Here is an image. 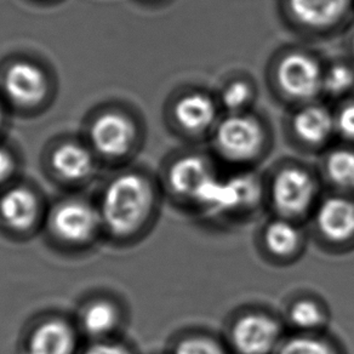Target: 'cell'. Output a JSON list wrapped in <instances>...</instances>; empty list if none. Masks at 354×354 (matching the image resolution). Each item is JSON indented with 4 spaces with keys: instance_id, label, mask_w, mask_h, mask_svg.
Here are the masks:
<instances>
[{
    "instance_id": "obj_10",
    "label": "cell",
    "mask_w": 354,
    "mask_h": 354,
    "mask_svg": "<svg viewBox=\"0 0 354 354\" xmlns=\"http://www.w3.org/2000/svg\"><path fill=\"white\" fill-rule=\"evenodd\" d=\"M315 226L326 241L335 244L354 239V199L333 196L322 201L315 207Z\"/></svg>"
},
{
    "instance_id": "obj_1",
    "label": "cell",
    "mask_w": 354,
    "mask_h": 354,
    "mask_svg": "<svg viewBox=\"0 0 354 354\" xmlns=\"http://www.w3.org/2000/svg\"><path fill=\"white\" fill-rule=\"evenodd\" d=\"M324 67L313 50L290 45L272 56L266 78L272 95L291 109L323 97Z\"/></svg>"
},
{
    "instance_id": "obj_5",
    "label": "cell",
    "mask_w": 354,
    "mask_h": 354,
    "mask_svg": "<svg viewBox=\"0 0 354 354\" xmlns=\"http://www.w3.org/2000/svg\"><path fill=\"white\" fill-rule=\"evenodd\" d=\"M319 183L310 167L299 162H286L272 174L268 196L281 217L294 220L315 209Z\"/></svg>"
},
{
    "instance_id": "obj_6",
    "label": "cell",
    "mask_w": 354,
    "mask_h": 354,
    "mask_svg": "<svg viewBox=\"0 0 354 354\" xmlns=\"http://www.w3.org/2000/svg\"><path fill=\"white\" fill-rule=\"evenodd\" d=\"M222 114L216 94L199 86L178 91L169 107L170 123L188 141L207 140Z\"/></svg>"
},
{
    "instance_id": "obj_25",
    "label": "cell",
    "mask_w": 354,
    "mask_h": 354,
    "mask_svg": "<svg viewBox=\"0 0 354 354\" xmlns=\"http://www.w3.org/2000/svg\"><path fill=\"white\" fill-rule=\"evenodd\" d=\"M174 354H226V352L221 344L212 337L193 335L181 339L175 347Z\"/></svg>"
},
{
    "instance_id": "obj_3",
    "label": "cell",
    "mask_w": 354,
    "mask_h": 354,
    "mask_svg": "<svg viewBox=\"0 0 354 354\" xmlns=\"http://www.w3.org/2000/svg\"><path fill=\"white\" fill-rule=\"evenodd\" d=\"M154 205V191L146 177L124 174L104 191L100 217L111 231L127 236L142 226Z\"/></svg>"
},
{
    "instance_id": "obj_2",
    "label": "cell",
    "mask_w": 354,
    "mask_h": 354,
    "mask_svg": "<svg viewBox=\"0 0 354 354\" xmlns=\"http://www.w3.org/2000/svg\"><path fill=\"white\" fill-rule=\"evenodd\" d=\"M212 153L226 164L249 167L268 154L273 133L265 117L254 109L223 113L207 138Z\"/></svg>"
},
{
    "instance_id": "obj_12",
    "label": "cell",
    "mask_w": 354,
    "mask_h": 354,
    "mask_svg": "<svg viewBox=\"0 0 354 354\" xmlns=\"http://www.w3.org/2000/svg\"><path fill=\"white\" fill-rule=\"evenodd\" d=\"M101 220L99 214L88 204L67 202L55 210L51 225L55 234L71 243H82L94 236Z\"/></svg>"
},
{
    "instance_id": "obj_24",
    "label": "cell",
    "mask_w": 354,
    "mask_h": 354,
    "mask_svg": "<svg viewBox=\"0 0 354 354\" xmlns=\"http://www.w3.org/2000/svg\"><path fill=\"white\" fill-rule=\"evenodd\" d=\"M336 138L354 146V96L342 100L334 107Z\"/></svg>"
},
{
    "instance_id": "obj_23",
    "label": "cell",
    "mask_w": 354,
    "mask_h": 354,
    "mask_svg": "<svg viewBox=\"0 0 354 354\" xmlns=\"http://www.w3.org/2000/svg\"><path fill=\"white\" fill-rule=\"evenodd\" d=\"M274 354H336L334 347L315 334H296L283 339Z\"/></svg>"
},
{
    "instance_id": "obj_16",
    "label": "cell",
    "mask_w": 354,
    "mask_h": 354,
    "mask_svg": "<svg viewBox=\"0 0 354 354\" xmlns=\"http://www.w3.org/2000/svg\"><path fill=\"white\" fill-rule=\"evenodd\" d=\"M0 215L12 230H28L38 215V202L35 194L24 187L8 191L0 199Z\"/></svg>"
},
{
    "instance_id": "obj_29",
    "label": "cell",
    "mask_w": 354,
    "mask_h": 354,
    "mask_svg": "<svg viewBox=\"0 0 354 354\" xmlns=\"http://www.w3.org/2000/svg\"><path fill=\"white\" fill-rule=\"evenodd\" d=\"M1 120H3V114H1V111H0V125H1Z\"/></svg>"
},
{
    "instance_id": "obj_13",
    "label": "cell",
    "mask_w": 354,
    "mask_h": 354,
    "mask_svg": "<svg viewBox=\"0 0 354 354\" xmlns=\"http://www.w3.org/2000/svg\"><path fill=\"white\" fill-rule=\"evenodd\" d=\"M6 95L21 106H33L44 99L48 83L41 71L30 62H16L4 77Z\"/></svg>"
},
{
    "instance_id": "obj_18",
    "label": "cell",
    "mask_w": 354,
    "mask_h": 354,
    "mask_svg": "<svg viewBox=\"0 0 354 354\" xmlns=\"http://www.w3.org/2000/svg\"><path fill=\"white\" fill-rule=\"evenodd\" d=\"M263 243L267 251L277 259H289L300 250L302 234L294 220L279 216L266 226Z\"/></svg>"
},
{
    "instance_id": "obj_22",
    "label": "cell",
    "mask_w": 354,
    "mask_h": 354,
    "mask_svg": "<svg viewBox=\"0 0 354 354\" xmlns=\"http://www.w3.org/2000/svg\"><path fill=\"white\" fill-rule=\"evenodd\" d=\"M117 319L118 315L113 306L106 301H96L84 310L82 323L86 333L100 336L113 329Z\"/></svg>"
},
{
    "instance_id": "obj_27",
    "label": "cell",
    "mask_w": 354,
    "mask_h": 354,
    "mask_svg": "<svg viewBox=\"0 0 354 354\" xmlns=\"http://www.w3.org/2000/svg\"><path fill=\"white\" fill-rule=\"evenodd\" d=\"M12 167H14V162L10 154L6 152L4 149H0V183L10 175Z\"/></svg>"
},
{
    "instance_id": "obj_4",
    "label": "cell",
    "mask_w": 354,
    "mask_h": 354,
    "mask_svg": "<svg viewBox=\"0 0 354 354\" xmlns=\"http://www.w3.org/2000/svg\"><path fill=\"white\" fill-rule=\"evenodd\" d=\"M290 30L307 38H326L344 30L354 15V0H279Z\"/></svg>"
},
{
    "instance_id": "obj_11",
    "label": "cell",
    "mask_w": 354,
    "mask_h": 354,
    "mask_svg": "<svg viewBox=\"0 0 354 354\" xmlns=\"http://www.w3.org/2000/svg\"><path fill=\"white\" fill-rule=\"evenodd\" d=\"M136 133L135 124L127 115L109 112L95 120L90 138L100 153L109 157H119L131 148Z\"/></svg>"
},
{
    "instance_id": "obj_9",
    "label": "cell",
    "mask_w": 354,
    "mask_h": 354,
    "mask_svg": "<svg viewBox=\"0 0 354 354\" xmlns=\"http://www.w3.org/2000/svg\"><path fill=\"white\" fill-rule=\"evenodd\" d=\"M281 325L265 313H246L233 323L230 339L238 354H274L281 344Z\"/></svg>"
},
{
    "instance_id": "obj_19",
    "label": "cell",
    "mask_w": 354,
    "mask_h": 354,
    "mask_svg": "<svg viewBox=\"0 0 354 354\" xmlns=\"http://www.w3.org/2000/svg\"><path fill=\"white\" fill-rule=\"evenodd\" d=\"M354 93V61L335 59L325 62L323 97L339 102Z\"/></svg>"
},
{
    "instance_id": "obj_28",
    "label": "cell",
    "mask_w": 354,
    "mask_h": 354,
    "mask_svg": "<svg viewBox=\"0 0 354 354\" xmlns=\"http://www.w3.org/2000/svg\"><path fill=\"white\" fill-rule=\"evenodd\" d=\"M347 53H348L349 59L354 61V27L351 30V33L347 38Z\"/></svg>"
},
{
    "instance_id": "obj_15",
    "label": "cell",
    "mask_w": 354,
    "mask_h": 354,
    "mask_svg": "<svg viewBox=\"0 0 354 354\" xmlns=\"http://www.w3.org/2000/svg\"><path fill=\"white\" fill-rule=\"evenodd\" d=\"M322 170L326 181L344 192H354V146L341 143L323 152Z\"/></svg>"
},
{
    "instance_id": "obj_7",
    "label": "cell",
    "mask_w": 354,
    "mask_h": 354,
    "mask_svg": "<svg viewBox=\"0 0 354 354\" xmlns=\"http://www.w3.org/2000/svg\"><path fill=\"white\" fill-rule=\"evenodd\" d=\"M220 178L212 158L197 149L180 153L167 167V181L170 191L202 209Z\"/></svg>"
},
{
    "instance_id": "obj_26",
    "label": "cell",
    "mask_w": 354,
    "mask_h": 354,
    "mask_svg": "<svg viewBox=\"0 0 354 354\" xmlns=\"http://www.w3.org/2000/svg\"><path fill=\"white\" fill-rule=\"evenodd\" d=\"M84 354H130L123 346L114 344H96L90 346Z\"/></svg>"
},
{
    "instance_id": "obj_8",
    "label": "cell",
    "mask_w": 354,
    "mask_h": 354,
    "mask_svg": "<svg viewBox=\"0 0 354 354\" xmlns=\"http://www.w3.org/2000/svg\"><path fill=\"white\" fill-rule=\"evenodd\" d=\"M284 127L290 142L308 152H324L336 138L334 109L320 100L291 107Z\"/></svg>"
},
{
    "instance_id": "obj_14",
    "label": "cell",
    "mask_w": 354,
    "mask_h": 354,
    "mask_svg": "<svg viewBox=\"0 0 354 354\" xmlns=\"http://www.w3.org/2000/svg\"><path fill=\"white\" fill-rule=\"evenodd\" d=\"M75 347L73 330L64 322H44L33 331L28 341L30 354H72Z\"/></svg>"
},
{
    "instance_id": "obj_20",
    "label": "cell",
    "mask_w": 354,
    "mask_h": 354,
    "mask_svg": "<svg viewBox=\"0 0 354 354\" xmlns=\"http://www.w3.org/2000/svg\"><path fill=\"white\" fill-rule=\"evenodd\" d=\"M53 167L59 176L68 181H79L93 170V158L88 149L75 145L64 143L53 156Z\"/></svg>"
},
{
    "instance_id": "obj_21",
    "label": "cell",
    "mask_w": 354,
    "mask_h": 354,
    "mask_svg": "<svg viewBox=\"0 0 354 354\" xmlns=\"http://www.w3.org/2000/svg\"><path fill=\"white\" fill-rule=\"evenodd\" d=\"M288 320L302 334H315L324 326L326 315L317 301L301 299L295 301L288 310Z\"/></svg>"
},
{
    "instance_id": "obj_17",
    "label": "cell",
    "mask_w": 354,
    "mask_h": 354,
    "mask_svg": "<svg viewBox=\"0 0 354 354\" xmlns=\"http://www.w3.org/2000/svg\"><path fill=\"white\" fill-rule=\"evenodd\" d=\"M259 96L255 80L246 74H234L227 78L216 93L223 113H239L254 109Z\"/></svg>"
}]
</instances>
